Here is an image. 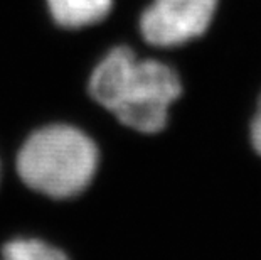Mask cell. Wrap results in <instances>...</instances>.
<instances>
[{"label": "cell", "instance_id": "cell-1", "mask_svg": "<svg viewBox=\"0 0 261 260\" xmlns=\"http://www.w3.org/2000/svg\"><path fill=\"white\" fill-rule=\"evenodd\" d=\"M96 103L120 124L140 134H159L182 95L177 71L159 59H140L133 49L116 46L99 59L88 81Z\"/></svg>", "mask_w": 261, "mask_h": 260}, {"label": "cell", "instance_id": "cell-2", "mask_svg": "<svg viewBox=\"0 0 261 260\" xmlns=\"http://www.w3.org/2000/svg\"><path fill=\"white\" fill-rule=\"evenodd\" d=\"M99 166L98 146L69 124L34 130L15 156V171L29 190L53 200H69L88 190Z\"/></svg>", "mask_w": 261, "mask_h": 260}, {"label": "cell", "instance_id": "cell-3", "mask_svg": "<svg viewBox=\"0 0 261 260\" xmlns=\"http://www.w3.org/2000/svg\"><path fill=\"white\" fill-rule=\"evenodd\" d=\"M219 0H153L140 15V34L155 48H175L201 37Z\"/></svg>", "mask_w": 261, "mask_h": 260}, {"label": "cell", "instance_id": "cell-4", "mask_svg": "<svg viewBox=\"0 0 261 260\" xmlns=\"http://www.w3.org/2000/svg\"><path fill=\"white\" fill-rule=\"evenodd\" d=\"M49 14L59 27L83 29L101 22L113 7V0H46Z\"/></svg>", "mask_w": 261, "mask_h": 260}, {"label": "cell", "instance_id": "cell-5", "mask_svg": "<svg viewBox=\"0 0 261 260\" xmlns=\"http://www.w3.org/2000/svg\"><path fill=\"white\" fill-rule=\"evenodd\" d=\"M0 260H69V257L61 248L41 239L19 237L2 247Z\"/></svg>", "mask_w": 261, "mask_h": 260}, {"label": "cell", "instance_id": "cell-6", "mask_svg": "<svg viewBox=\"0 0 261 260\" xmlns=\"http://www.w3.org/2000/svg\"><path fill=\"white\" fill-rule=\"evenodd\" d=\"M249 135H251V144H253L254 151H256L261 156V97H259V100H258L256 112H254V115H253Z\"/></svg>", "mask_w": 261, "mask_h": 260}, {"label": "cell", "instance_id": "cell-7", "mask_svg": "<svg viewBox=\"0 0 261 260\" xmlns=\"http://www.w3.org/2000/svg\"><path fill=\"white\" fill-rule=\"evenodd\" d=\"M0 173H2V169H0Z\"/></svg>", "mask_w": 261, "mask_h": 260}]
</instances>
